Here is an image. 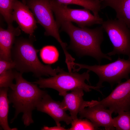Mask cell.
<instances>
[{"instance_id":"cell-12","label":"cell","mask_w":130,"mask_h":130,"mask_svg":"<svg viewBox=\"0 0 130 130\" xmlns=\"http://www.w3.org/2000/svg\"><path fill=\"white\" fill-rule=\"evenodd\" d=\"M29 9L26 4L18 0L14 5L13 17L20 28L32 36L37 28V21Z\"/></svg>"},{"instance_id":"cell-10","label":"cell","mask_w":130,"mask_h":130,"mask_svg":"<svg viewBox=\"0 0 130 130\" xmlns=\"http://www.w3.org/2000/svg\"><path fill=\"white\" fill-rule=\"evenodd\" d=\"M113 112L100 104H97L85 108L79 113L80 118H86L97 127H102L106 130L115 129L113 124Z\"/></svg>"},{"instance_id":"cell-1","label":"cell","mask_w":130,"mask_h":130,"mask_svg":"<svg viewBox=\"0 0 130 130\" xmlns=\"http://www.w3.org/2000/svg\"><path fill=\"white\" fill-rule=\"evenodd\" d=\"M60 31L66 33L70 39L67 49L74 52L80 57L89 56L94 58L98 64L105 59L111 61L112 58L104 53L101 45L104 40V30L101 26L93 29L76 26L71 22L66 21L60 25Z\"/></svg>"},{"instance_id":"cell-18","label":"cell","mask_w":130,"mask_h":130,"mask_svg":"<svg viewBox=\"0 0 130 130\" xmlns=\"http://www.w3.org/2000/svg\"><path fill=\"white\" fill-rule=\"evenodd\" d=\"M18 0H0V12L8 26L12 25L14 4Z\"/></svg>"},{"instance_id":"cell-21","label":"cell","mask_w":130,"mask_h":130,"mask_svg":"<svg viewBox=\"0 0 130 130\" xmlns=\"http://www.w3.org/2000/svg\"><path fill=\"white\" fill-rule=\"evenodd\" d=\"M71 126L69 130H100L96 127L89 119H79L78 118L73 120Z\"/></svg>"},{"instance_id":"cell-23","label":"cell","mask_w":130,"mask_h":130,"mask_svg":"<svg viewBox=\"0 0 130 130\" xmlns=\"http://www.w3.org/2000/svg\"><path fill=\"white\" fill-rule=\"evenodd\" d=\"M15 64L13 61L10 62L0 59V74L7 70L14 68Z\"/></svg>"},{"instance_id":"cell-9","label":"cell","mask_w":130,"mask_h":130,"mask_svg":"<svg viewBox=\"0 0 130 130\" xmlns=\"http://www.w3.org/2000/svg\"><path fill=\"white\" fill-rule=\"evenodd\" d=\"M96 103L116 114L130 110V78L118 84L108 96L101 100H96Z\"/></svg>"},{"instance_id":"cell-3","label":"cell","mask_w":130,"mask_h":130,"mask_svg":"<svg viewBox=\"0 0 130 130\" xmlns=\"http://www.w3.org/2000/svg\"><path fill=\"white\" fill-rule=\"evenodd\" d=\"M14 43L12 58L17 71L22 73L31 72L39 78L43 76H54L60 72L61 68L59 67L53 69L51 65H44L40 62L37 55L39 50L34 47L31 40L20 38Z\"/></svg>"},{"instance_id":"cell-6","label":"cell","mask_w":130,"mask_h":130,"mask_svg":"<svg viewBox=\"0 0 130 130\" xmlns=\"http://www.w3.org/2000/svg\"><path fill=\"white\" fill-rule=\"evenodd\" d=\"M26 5L32 11L37 22L44 28V34L54 38L61 46L65 55H69L67 45L62 40L58 27L53 15L50 0H27Z\"/></svg>"},{"instance_id":"cell-19","label":"cell","mask_w":130,"mask_h":130,"mask_svg":"<svg viewBox=\"0 0 130 130\" xmlns=\"http://www.w3.org/2000/svg\"><path fill=\"white\" fill-rule=\"evenodd\" d=\"M40 55L44 63L50 64L54 63L58 60L59 53L54 46L47 45L43 47L41 49Z\"/></svg>"},{"instance_id":"cell-24","label":"cell","mask_w":130,"mask_h":130,"mask_svg":"<svg viewBox=\"0 0 130 130\" xmlns=\"http://www.w3.org/2000/svg\"><path fill=\"white\" fill-rule=\"evenodd\" d=\"M43 130H66L68 129H66L64 127L61 126V125H57L52 127H48L44 126L41 129Z\"/></svg>"},{"instance_id":"cell-2","label":"cell","mask_w":130,"mask_h":130,"mask_svg":"<svg viewBox=\"0 0 130 130\" xmlns=\"http://www.w3.org/2000/svg\"><path fill=\"white\" fill-rule=\"evenodd\" d=\"M22 73L16 71L15 84L9 88L8 98L10 104L15 109L12 123L19 114L23 113L22 120L26 127L34 123L32 112L47 93L41 90L37 84L29 82L24 78Z\"/></svg>"},{"instance_id":"cell-25","label":"cell","mask_w":130,"mask_h":130,"mask_svg":"<svg viewBox=\"0 0 130 130\" xmlns=\"http://www.w3.org/2000/svg\"><path fill=\"white\" fill-rule=\"evenodd\" d=\"M110 0H99L101 3V7L105 4Z\"/></svg>"},{"instance_id":"cell-11","label":"cell","mask_w":130,"mask_h":130,"mask_svg":"<svg viewBox=\"0 0 130 130\" xmlns=\"http://www.w3.org/2000/svg\"><path fill=\"white\" fill-rule=\"evenodd\" d=\"M36 109L38 111L50 116L54 120L57 125H61V121H64L69 125L73 120L71 116L66 113L61 102L53 100L47 93L38 103Z\"/></svg>"},{"instance_id":"cell-4","label":"cell","mask_w":130,"mask_h":130,"mask_svg":"<svg viewBox=\"0 0 130 130\" xmlns=\"http://www.w3.org/2000/svg\"><path fill=\"white\" fill-rule=\"evenodd\" d=\"M90 72L87 70L86 72L80 74L77 72H66L61 68L56 75L47 78L41 77L32 83L38 85L40 88L54 89L58 92L59 95L62 96L68 91L80 89L86 92H90L92 89L102 94L100 89L102 87L89 85L85 83L86 80L90 82Z\"/></svg>"},{"instance_id":"cell-13","label":"cell","mask_w":130,"mask_h":130,"mask_svg":"<svg viewBox=\"0 0 130 130\" xmlns=\"http://www.w3.org/2000/svg\"><path fill=\"white\" fill-rule=\"evenodd\" d=\"M84 91L82 89H78L72 91L70 93L67 92L63 96L64 99L61 103L63 107L66 111H69L73 120L78 118L77 115L82 110L95 104L96 100H84Z\"/></svg>"},{"instance_id":"cell-20","label":"cell","mask_w":130,"mask_h":130,"mask_svg":"<svg viewBox=\"0 0 130 130\" xmlns=\"http://www.w3.org/2000/svg\"><path fill=\"white\" fill-rule=\"evenodd\" d=\"M113 118V124L116 130H130V110L118 113Z\"/></svg>"},{"instance_id":"cell-16","label":"cell","mask_w":130,"mask_h":130,"mask_svg":"<svg viewBox=\"0 0 130 130\" xmlns=\"http://www.w3.org/2000/svg\"><path fill=\"white\" fill-rule=\"evenodd\" d=\"M8 87L0 88V125L4 130H16V128H11L8 121L9 102L8 98Z\"/></svg>"},{"instance_id":"cell-7","label":"cell","mask_w":130,"mask_h":130,"mask_svg":"<svg viewBox=\"0 0 130 130\" xmlns=\"http://www.w3.org/2000/svg\"><path fill=\"white\" fill-rule=\"evenodd\" d=\"M50 2L51 8L59 28L60 24L66 21L75 23L79 27L84 28L95 25H101L104 21L100 16L92 14L88 9L71 8L57 0H50Z\"/></svg>"},{"instance_id":"cell-17","label":"cell","mask_w":130,"mask_h":130,"mask_svg":"<svg viewBox=\"0 0 130 130\" xmlns=\"http://www.w3.org/2000/svg\"><path fill=\"white\" fill-rule=\"evenodd\" d=\"M60 3L68 5H77L88 9L93 13L95 16H100L99 13L101 9L99 0H57Z\"/></svg>"},{"instance_id":"cell-15","label":"cell","mask_w":130,"mask_h":130,"mask_svg":"<svg viewBox=\"0 0 130 130\" xmlns=\"http://www.w3.org/2000/svg\"><path fill=\"white\" fill-rule=\"evenodd\" d=\"M107 6L115 11L117 19L130 28V0H110L103 6L102 9Z\"/></svg>"},{"instance_id":"cell-5","label":"cell","mask_w":130,"mask_h":130,"mask_svg":"<svg viewBox=\"0 0 130 130\" xmlns=\"http://www.w3.org/2000/svg\"><path fill=\"white\" fill-rule=\"evenodd\" d=\"M74 66L77 68L73 71V72H77L84 69L95 73L99 78L96 86H98L103 87V83L106 82L112 88L115 84L121 82L122 79L130 78V59L121 58L119 56L116 61L104 65H91L75 62Z\"/></svg>"},{"instance_id":"cell-8","label":"cell","mask_w":130,"mask_h":130,"mask_svg":"<svg viewBox=\"0 0 130 130\" xmlns=\"http://www.w3.org/2000/svg\"><path fill=\"white\" fill-rule=\"evenodd\" d=\"M101 25L113 46L112 51L107 54L110 56H126L130 59V28L117 19H108L104 21Z\"/></svg>"},{"instance_id":"cell-14","label":"cell","mask_w":130,"mask_h":130,"mask_svg":"<svg viewBox=\"0 0 130 130\" xmlns=\"http://www.w3.org/2000/svg\"><path fill=\"white\" fill-rule=\"evenodd\" d=\"M20 33L19 28H14L12 25L8 26L6 29L0 27V59L13 61L11 52L13 45L15 37Z\"/></svg>"},{"instance_id":"cell-22","label":"cell","mask_w":130,"mask_h":130,"mask_svg":"<svg viewBox=\"0 0 130 130\" xmlns=\"http://www.w3.org/2000/svg\"><path fill=\"white\" fill-rule=\"evenodd\" d=\"M16 71L13 69L5 71L0 74V87H10L14 84Z\"/></svg>"},{"instance_id":"cell-26","label":"cell","mask_w":130,"mask_h":130,"mask_svg":"<svg viewBox=\"0 0 130 130\" xmlns=\"http://www.w3.org/2000/svg\"><path fill=\"white\" fill-rule=\"evenodd\" d=\"M27 0H22L23 2L25 4H26V2Z\"/></svg>"}]
</instances>
